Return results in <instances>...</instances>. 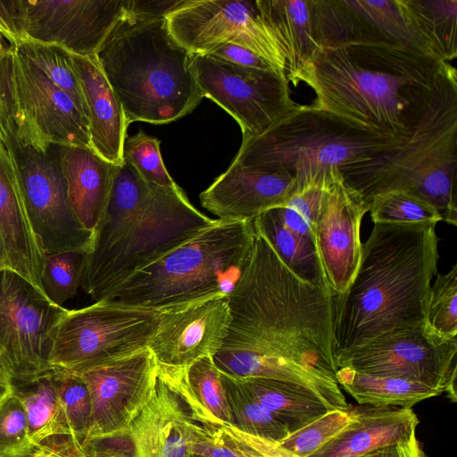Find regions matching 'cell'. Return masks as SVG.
Here are the masks:
<instances>
[{
  "instance_id": "obj_20",
  "label": "cell",
  "mask_w": 457,
  "mask_h": 457,
  "mask_svg": "<svg viewBox=\"0 0 457 457\" xmlns=\"http://www.w3.org/2000/svg\"><path fill=\"white\" fill-rule=\"evenodd\" d=\"M368 205L343 180L338 170L314 226V240L328 285L334 295L346 291L358 270L361 224Z\"/></svg>"
},
{
  "instance_id": "obj_2",
  "label": "cell",
  "mask_w": 457,
  "mask_h": 457,
  "mask_svg": "<svg viewBox=\"0 0 457 457\" xmlns=\"http://www.w3.org/2000/svg\"><path fill=\"white\" fill-rule=\"evenodd\" d=\"M444 62L404 46L346 41L320 46L303 82L316 95L312 106L399 137L426 105Z\"/></svg>"
},
{
  "instance_id": "obj_27",
  "label": "cell",
  "mask_w": 457,
  "mask_h": 457,
  "mask_svg": "<svg viewBox=\"0 0 457 457\" xmlns=\"http://www.w3.org/2000/svg\"><path fill=\"white\" fill-rule=\"evenodd\" d=\"M62 170L70 205L79 222L94 232L105 212L114 165L92 148L62 145Z\"/></svg>"
},
{
  "instance_id": "obj_5",
  "label": "cell",
  "mask_w": 457,
  "mask_h": 457,
  "mask_svg": "<svg viewBox=\"0 0 457 457\" xmlns=\"http://www.w3.org/2000/svg\"><path fill=\"white\" fill-rule=\"evenodd\" d=\"M193 56L172 37L165 17L143 19L127 12L96 54L128 125L170 123L200 104L204 96Z\"/></svg>"
},
{
  "instance_id": "obj_23",
  "label": "cell",
  "mask_w": 457,
  "mask_h": 457,
  "mask_svg": "<svg viewBox=\"0 0 457 457\" xmlns=\"http://www.w3.org/2000/svg\"><path fill=\"white\" fill-rule=\"evenodd\" d=\"M0 233L9 268L43 293L45 253L32 228L13 162L1 142Z\"/></svg>"
},
{
  "instance_id": "obj_50",
  "label": "cell",
  "mask_w": 457,
  "mask_h": 457,
  "mask_svg": "<svg viewBox=\"0 0 457 457\" xmlns=\"http://www.w3.org/2000/svg\"><path fill=\"white\" fill-rule=\"evenodd\" d=\"M12 387V379L0 361V398Z\"/></svg>"
},
{
  "instance_id": "obj_15",
  "label": "cell",
  "mask_w": 457,
  "mask_h": 457,
  "mask_svg": "<svg viewBox=\"0 0 457 457\" xmlns=\"http://www.w3.org/2000/svg\"><path fill=\"white\" fill-rule=\"evenodd\" d=\"M165 18L172 37L193 55L236 44L256 53L286 76L283 54L262 20L256 1L184 0Z\"/></svg>"
},
{
  "instance_id": "obj_36",
  "label": "cell",
  "mask_w": 457,
  "mask_h": 457,
  "mask_svg": "<svg viewBox=\"0 0 457 457\" xmlns=\"http://www.w3.org/2000/svg\"><path fill=\"white\" fill-rule=\"evenodd\" d=\"M437 55L450 62L457 56V0H407Z\"/></svg>"
},
{
  "instance_id": "obj_26",
  "label": "cell",
  "mask_w": 457,
  "mask_h": 457,
  "mask_svg": "<svg viewBox=\"0 0 457 457\" xmlns=\"http://www.w3.org/2000/svg\"><path fill=\"white\" fill-rule=\"evenodd\" d=\"M261 18L278 45L286 77L303 82L319 46L314 32L312 0H256Z\"/></svg>"
},
{
  "instance_id": "obj_6",
  "label": "cell",
  "mask_w": 457,
  "mask_h": 457,
  "mask_svg": "<svg viewBox=\"0 0 457 457\" xmlns=\"http://www.w3.org/2000/svg\"><path fill=\"white\" fill-rule=\"evenodd\" d=\"M255 236L253 220L218 219L134 274L105 301L162 312L228 295L250 261Z\"/></svg>"
},
{
  "instance_id": "obj_28",
  "label": "cell",
  "mask_w": 457,
  "mask_h": 457,
  "mask_svg": "<svg viewBox=\"0 0 457 457\" xmlns=\"http://www.w3.org/2000/svg\"><path fill=\"white\" fill-rule=\"evenodd\" d=\"M151 185L126 160L114 165L112 187L104 217L94 231L88 257L111 247L143 212Z\"/></svg>"
},
{
  "instance_id": "obj_10",
  "label": "cell",
  "mask_w": 457,
  "mask_h": 457,
  "mask_svg": "<svg viewBox=\"0 0 457 457\" xmlns=\"http://www.w3.org/2000/svg\"><path fill=\"white\" fill-rule=\"evenodd\" d=\"M129 0L0 1V24L10 46L30 40L59 46L72 54L96 57L124 15Z\"/></svg>"
},
{
  "instance_id": "obj_16",
  "label": "cell",
  "mask_w": 457,
  "mask_h": 457,
  "mask_svg": "<svg viewBox=\"0 0 457 457\" xmlns=\"http://www.w3.org/2000/svg\"><path fill=\"white\" fill-rule=\"evenodd\" d=\"M312 12L319 47L356 40L386 42L439 58L407 0H312Z\"/></svg>"
},
{
  "instance_id": "obj_25",
  "label": "cell",
  "mask_w": 457,
  "mask_h": 457,
  "mask_svg": "<svg viewBox=\"0 0 457 457\" xmlns=\"http://www.w3.org/2000/svg\"><path fill=\"white\" fill-rule=\"evenodd\" d=\"M86 106L91 148L113 165L120 164L128 124L121 104L96 57L72 54Z\"/></svg>"
},
{
  "instance_id": "obj_35",
  "label": "cell",
  "mask_w": 457,
  "mask_h": 457,
  "mask_svg": "<svg viewBox=\"0 0 457 457\" xmlns=\"http://www.w3.org/2000/svg\"><path fill=\"white\" fill-rule=\"evenodd\" d=\"M12 46L18 54L32 62L54 85L66 93L87 120V106L73 67L72 54L56 45L30 40H21Z\"/></svg>"
},
{
  "instance_id": "obj_46",
  "label": "cell",
  "mask_w": 457,
  "mask_h": 457,
  "mask_svg": "<svg viewBox=\"0 0 457 457\" xmlns=\"http://www.w3.org/2000/svg\"><path fill=\"white\" fill-rule=\"evenodd\" d=\"M207 54L238 66L260 71H272L279 73L262 56L239 45L224 44L215 47Z\"/></svg>"
},
{
  "instance_id": "obj_8",
  "label": "cell",
  "mask_w": 457,
  "mask_h": 457,
  "mask_svg": "<svg viewBox=\"0 0 457 457\" xmlns=\"http://www.w3.org/2000/svg\"><path fill=\"white\" fill-rule=\"evenodd\" d=\"M217 220L194 207L182 188L151 185L144 211L136 221L107 250L87 257L80 286L96 302L105 300L134 274L190 241Z\"/></svg>"
},
{
  "instance_id": "obj_21",
  "label": "cell",
  "mask_w": 457,
  "mask_h": 457,
  "mask_svg": "<svg viewBox=\"0 0 457 457\" xmlns=\"http://www.w3.org/2000/svg\"><path fill=\"white\" fill-rule=\"evenodd\" d=\"M228 322V295L162 312L148 349L157 364L185 368L220 350Z\"/></svg>"
},
{
  "instance_id": "obj_32",
  "label": "cell",
  "mask_w": 457,
  "mask_h": 457,
  "mask_svg": "<svg viewBox=\"0 0 457 457\" xmlns=\"http://www.w3.org/2000/svg\"><path fill=\"white\" fill-rule=\"evenodd\" d=\"M253 221L256 231L268 241L281 262L294 274L308 283L329 288L315 241L300 237L287 228L278 208L262 213Z\"/></svg>"
},
{
  "instance_id": "obj_14",
  "label": "cell",
  "mask_w": 457,
  "mask_h": 457,
  "mask_svg": "<svg viewBox=\"0 0 457 457\" xmlns=\"http://www.w3.org/2000/svg\"><path fill=\"white\" fill-rule=\"evenodd\" d=\"M193 71L204 97L232 116L243 139L258 136L300 104L290 96L287 77L238 66L208 54L193 56Z\"/></svg>"
},
{
  "instance_id": "obj_51",
  "label": "cell",
  "mask_w": 457,
  "mask_h": 457,
  "mask_svg": "<svg viewBox=\"0 0 457 457\" xmlns=\"http://www.w3.org/2000/svg\"><path fill=\"white\" fill-rule=\"evenodd\" d=\"M9 268L7 253L0 233V269Z\"/></svg>"
},
{
  "instance_id": "obj_49",
  "label": "cell",
  "mask_w": 457,
  "mask_h": 457,
  "mask_svg": "<svg viewBox=\"0 0 457 457\" xmlns=\"http://www.w3.org/2000/svg\"><path fill=\"white\" fill-rule=\"evenodd\" d=\"M362 457H428L416 436L409 441L381 448Z\"/></svg>"
},
{
  "instance_id": "obj_54",
  "label": "cell",
  "mask_w": 457,
  "mask_h": 457,
  "mask_svg": "<svg viewBox=\"0 0 457 457\" xmlns=\"http://www.w3.org/2000/svg\"><path fill=\"white\" fill-rule=\"evenodd\" d=\"M187 457H204V456L190 453Z\"/></svg>"
},
{
  "instance_id": "obj_19",
  "label": "cell",
  "mask_w": 457,
  "mask_h": 457,
  "mask_svg": "<svg viewBox=\"0 0 457 457\" xmlns=\"http://www.w3.org/2000/svg\"><path fill=\"white\" fill-rule=\"evenodd\" d=\"M149 349L76 374L87 385L91 421L86 440L124 430L148 401L157 379Z\"/></svg>"
},
{
  "instance_id": "obj_1",
  "label": "cell",
  "mask_w": 457,
  "mask_h": 457,
  "mask_svg": "<svg viewBox=\"0 0 457 457\" xmlns=\"http://www.w3.org/2000/svg\"><path fill=\"white\" fill-rule=\"evenodd\" d=\"M228 305L227 332L212 356L220 372L298 384L349 410L337 381L334 294L294 274L257 231Z\"/></svg>"
},
{
  "instance_id": "obj_3",
  "label": "cell",
  "mask_w": 457,
  "mask_h": 457,
  "mask_svg": "<svg viewBox=\"0 0 457 457\" xmlns=\"http://www.w3.org/2000/svg\"><path fill=\"white\" fill-rule=\"evenodd\" d=\"M436 223H375L355 276L334 295L335 357L395 328L427 323L438 273Z\"/></svg>"
},
{
  "instance_id": "obj_42",
  "label": "cell",
  "mask_w": 457,
  "mask_h": 457,
  "mask_svg": "<svg viewBox=\"0 0 457 457\" xmlns=\"http://www.w3.org/2000/svg\"><path fill=\"white\" fill-rule=\"evenodd\" d=\"M160 140L139 130L125 139L123 158L126 159L149 185L178 189L162 162Z\"/></svg>"
},
{
  "instance_id": "obj_41",
  "label": "cell",
  "mask_w": 457,
  "mask_h": 457,
  "mask_svg": "<svg viewBox=\"0 0 457 457\" xmlns=\"http://www.w3.org/2000/svg\"><path fill=\"white\" fill-rule=\"evenodd\" d=\"M352 420L350 411H329L290 433L278 445L295 457H308L339 434Z\"/></svg>"
},
{
  "instance_id": "obj_52",
  "label": "cell",
  "mask_w": 457,
  "mask_h": 457,
  "mask_svg": "<svg viewBox=\"0 0 457 457\" xmlns=\"http://www.w3.org/2000/svg\"><path fill=\"white\" fill-rule=\"evenodd\" d=\"M24 457H48L46 453L39 445L36 446L29 454Z\"/></svg>"
},
{
  "instance_id": "obj_47",
  "label": "cell",
  "mask_w": 457,
  "mask_h": 457,
  "mask_svg": "<svg viewBox=\"0 0 457 457\" xmlns=\"http://www.w3.org/2000/svg\"><path fill=\"white\" fill-rule=\"evenodd\" d=\"M48 457H94L82 443L70 436L48 437L38 445Z\"/></svg>"
},
{
  "instance_id": "obj_53",
  "label": "cell",
  "mask_w": 457,
  "mask_h": 457,
  "mask_svg": "<svg viewBox=\"0 0 457 457\" xmlns=\"http://www.w3.org/2000/svg\"><path fill=\"white\" fill-rule=\"evenodd\" d=\"M3 37H4V29L0 24V56L3 55L8 48V47L4 46Z\"/></svg>"
},
{
  "instance_id": "obj_37",
  "label": "cell",
  "mask_w": 457,
  "mask_h": 457,
  "mask_svg": "<svg viewBox=\"0 0 457 457\" xmlns=\"http://www.w3.org/2000/svg\"><path fill=\"white\" fill-rule=\"evenodd\" d=\"M88 251L74 250L45 254L41 275L44 295L55 305L73 298L81 284Z\"/></svg>"
},
{
  "instance_id": "obj_13",
  "label": "cell",
  "mask_w": 457,
  "mask_h": 457,
  "mask_svg": "<svg viewBox=\"0 0 457 457\" xmlns=\"http://www.w3.org/2000/svg\"><path fill=\"white\" fill-rule=\"evenodd\" d=\"M65 311L16 271L0 269V361L12 383L53 370L54 331Z\"/></svg>"
},
{
  "instance_id": "obj_38",
  "label": "cell",
  "mask_w": 457,
  "mask_h": 457,
  "mask_svg": "<svg viewBox=\"0 0 457 457\" xmlns=\"http://www.w3.org/2000/svg\"><path fill=\"white\" fill-rule=\"evenodd\" d=\"M373 223L410 224L442 221L438 211L428 202L406 191H390L375 195L368 204Z\"/></svg>"
},
{
  "instance_id": "obj_39",
  "label": "cell",
  "mask_w": 457,
  "mask_h": 457,
  "mask_svg": "<svg viewBox=\"0 0 457 457\" xmlns=\"http://www.w3.org/2000/svg\"><path fill=\"white\" fill-rule=\"evenodd\" d=\"M53 371L70 436L83 442L91 421V401L87 385L74 373L61 370Z\"/></svg>"
},
{
  "instance_id": "obj_48",
  "label": "cell",
  "mask_w": 457,
  "mask_h": 457,
  "mask_svg": "<svg viewBox=\"0 0 457 457\" xmlns=\"http://www.w3.org/2000/svg\"><path fill=\"white\" fill-rule=\"evenodd\" d=\"M183 1L184 0H129L126 12L143 19L166 17L167 14L177 9Z\"/></svg>"
},
{
  "instance_id": "obj_11",
  "label": "cell",
  "mask_w": 457,
  "mask_h": 457,
  "mask_svg": "<svg viewBox=\"0 0 457 457\" xmlns=\"http://www.w3.org/2000/svg\"><path fill=\"white\" fill-rule=\"evenodd\" d=\"M5 147L13 162L29 217L45 254L90 250L94 232L75 216L67 195L62 145L46 148L21 145L16 137Z\"/></svg>"
},
{
  "instance_id": "obj_17",
  "label": "cell",
  "mask_w": 457,
  "mask_h": 457,
  "mask_svg": "<svg viewBox=\"0 0 457 457\" xmlns=\"http://www.w3.org/2000/svg\"><path fill=\"white\" fill-rule=\"evenodd\" d=\"M12 79L22 120L16 138L20 144L37 148L51 143L91 148L88 122L71 98L14 48Z\"/></svg>"
},
{
  "instance_id": "obj_12",
  "label": "cell",
  "mask_w": 457,
  "mask_h": 457,
  "mask_svg": "<svg viewBox=\"0 0 457 457\" xmlns=\"http://www.w3.org/2000/svg\"><path fill=\"white\" fill-rule=\"evenodd\" d=\"M457 339H445L427 323L392 329L336 356L337 368L424 384L456 401Z\"/></svg>"
},
{
  "instance_id": "obj_18",
  "label": "cell",
  "mask_w": 457,
  "mask_h": 457,
  "mask_svg": "<svg viewBox=\"0 0 457 457\" xmlns=\"http://www.w3.org/2000/svg\"><path fill=\"white\" fill-rule=\"evenodd\" d=\"M188 426L184 403L157 375L148 401L124 430L81 443L94 457H187Z\"/></svg>"
},
{
  "instance_id": "obj_24",
  "label": "cell",
  "mask_w": 457,
  "mask_h": 457,
  "mask_svg": "<svg viewBox=\"0 0 457 457\" xmlns=\"http://www.w3.org/2000/svg\"><path fill=\"white\" fill-rule=\"evenodd\" d=\"M351 423L308 457H362L416 436L419 419L411 408L349 406Z\"/></svg>"
},
{
  "instance_id": "obj_7",
  "label": "cell",
  "mask_w": 457,
  "mask_h": 457,
  "mask_svg": "<svg viewBox=\"0 0 457 457\" xmlns=\"http://www.w3.org/2000/svg\"><path fill=\"white\" fill-rule=\"evenodd\" d=\"M401 137L372 131L312 104H300L263 133L244 138L231 165L290 173L295 178L297 194L330 187L339 167L361 162Z\"/></svg>"
},
{
  "instance_id": "obj_9",
  "label": "cell",
  "mask_w": 457,
  "mask_h": 457,
  "mask_svg": "<svg viewBox=\"0 0 457 457\" xmlns=\"http://www.w3.org/2000/svg\"><path fill=\"white\" fill-rule=\"evenodd\" d=\"M161 312L97 301L67 310L53 336L52 370L79 374L149 348Z\"/></svg>"
},
{
  "instance_id": "obj_29",
  "label": "cell",
  "mask_w": 457,
  "mask_h": 457,
  "mask_svg": "<svg viewBox=\"0 0 457 457\" xmlns=\"http://www.w3.org/2000/svg\"><path fill=\"white\" fill-rule=\"evenodd\" d=\"M237 378L289 434L336 410L312 390L298 384L266 378Z\"/></svg>"
},
{
  "instance_id": "obj_33",
  "label": "cell",
  "mask_w": 457,
  "mask_h": 457,
  "mask_svg": "<svg viewBox=\"0 0 457 457\" xmlns=\"http://www.w3.org/2000/svg\"><path fill=\"white\" fill-rule=\"evenodd\" d=\"M12 388L23 404L33 445L48 437L70 436L53 370L27 382L12 383Z\"/></svg>"
},
{
  "instance_id": "obj_45",
  "label": "cell",
  "mask_w": 457,
  "mask_h": 457,
  "mask_svg": "<svg viewBox=\"0 0 457 457\" xmlns=\"http://www.w3.org/2000/svg\"><path fill=\"white\" fill-rule=\"evenodd\" d=\"M13 48L8 46L0 56V142L4 145L17 137L22 128L13 79H12Z\"/></svg>"
},
{
  "instance_id": "obj_34",
  "label": "cell",
  "mask_w": 457,
  "mask_h": 457,
  "mask_svg": "<svg viewBox=\"0 0 457 457\" xmlns=\"http://www.w3.org/2000/svg\"><path fill=\"white\" fill-rule=\"evenodd\" d=\"M231 425L244 433L279 444L288 435L287 428L262 407L237 378L220 372Z\"/></svg>"
},
{
  "instance_id": "obj_31",
  "label": "cell",
  "mask_w": 457,
  "mask_h": 457,
  "mask_svg": "<svg viewBox=\"0 0 457 457\" xmlns=\"http://www.w3.org/2000/svg\"><path fill=\"white\" fill-rule=\"evenodd\" d=\"M337 381L359 404L411 408L416 403L442 395L417 381L370 375L346 367L338 368Z\"/></svg>"
},
{
  "instance_id": "obj_22",
  "label": "cell",
  "mask_w": 457,
  "mask_h": 457,
  "mask_svg": "<svg viewBox=\"0 0 457 457\" xmlns=\"http://www.w3.org/2000/svg\"><path fill=\"white\" fill-rule=\"evenodd\" d=\"M295 194V178L285 171H262L230 164L200 195L204 208L218 219L253 220L282 207Z\"/></svg>"
},
{
  "instance_id": "obj_40",
  "label": "cell",
  "mask_w": 457,
  "mask_h": 457,
  "mask_svg": "<svg viewBox=\"0 0 457 457\" xmlns=\"http://www.w3.org/2000/svg\"><path fill=\"white\" fill-rule=\"evenodd\" d=\"M427 325L445 339H456L457 335V263L445 274H436L430 287Z\"/></svg>"
},
{
  "instance_id": "obj_4",
  "label": "cell",
  "mask_w": 457,
  "mask_h": 457,
  "mask_svg": "<svg viewBox=\"0 0 457 457\" xmlns=\"http://www.w3.org/2000/svg\"><path fill=\"white\" fill-rule=\"evenodd\" d=\"M344 182L368 205L377 195L406 191L457 225V72L444 62L426 105L391 146L338 168ZM369 208V207H368Z\"/></svg>"
},
{
  "instance_id": "obj_43",
  "label": "cell",
  "mask_w": 457,
  "mask_h": 457,
  "mask_svg": "<svg viewBox=\"0 0 457 457\" xmlns=\"http://www.w3.org/2000/svg\"><path fill=\"white\" fill-rule=\"evenodd\" d=\"M35 447L23 404L12 387L0 398V457H24Z\"/></svg>"
},
{
  "instance_id": "obj_44",
  "label": "cell",
  "mask_w": 457,
  "mask_h": 457,
  "mask_svg": "<svg viewBox=\"0 0 457 457\" xmlns=\"http://www.w3.org/2000/svg\"><path fill=\"white\" fill-rule=\"evenodd\" d=\"M328 188H308L295 194L285 205L278 207L285 226L300 237L314 240V226Z\"/></svg>"
},
{
  "instance_id": "obj_30",
  "label": "cell",
  "mask_w": 457,
  "mask_h": 457,
  "mask_svg": "<svg viewBox=\"0 0 457 457\" xmlns=\"http://www.w3.org/2000/svg\"><path fill=\"white\" fill-rule=\"evenodd\" d=\"M157 365L158 377L176 395L193 401L212 418L231 423L220 371L212 356L201 358L185 368Z\"/></svg>"
}]
</instances>
